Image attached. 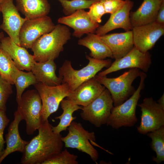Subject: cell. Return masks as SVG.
<instances>
[{"label":"cell","mask_w":164,"mask_h":164,"mask_svg":"<svg viewBox=\"0 0 164 164\" xmlns=\"http://www.w3.org/2000/svg\"><path fill=\"white\" fill-rule=\"evenodd\" d=\"M48 120L43 121L38 134L26 145L21 159L22 164H42L60 152L63 142L60 134L54 133Z\"/></svg>","instance_id":"cell-1"},{"label":"cell","mask_w":164,"mask_h":164,"mask_svg":"<svg viewBox=\"0 0 164 164\" xmlns=\"http://www.w3.org/2000/svg\"><path fill=\"white\" fill-rule=\"evenodd\" d=\"M71 36L70 30L66 26L56 25L52 31L40 37L32 45L31 49L35 61L44 62L57 58Z\"/></svg>","instance_id":"cell-2"},{"label":"cell","mask_w":164,"mask_h":164,"mask_svg":"<svg viewBox=\"0 0 164 164\" xmlns=\"http://www.w3.org/2000/svg\"><path fill=\"white\" fill-rule=\"evenodd\" d=\"M88 64L82 68L77 70L72 66L70 61L66 60L59 69V76L62 78V84L66 83L71 91L85 81L94 77L104 67L111 64L110 59L99 60L86 55Z\"/></svg>","instance_id":"cell-3"},{"label":"cell","mask_w":164,"mask_h":164,"mask_svg":"<svg viewBox=\"0 0 164 164\" xmlns=\"http://www.w3.org/2000/svg\"><path fill=\"white\" fill-rule=\"evenodd\" d=\"M139 77L140 83L134 93L122 104L112 108L106 124L108 125L118 129L122 127H132L137 121L136 108L141 91L144 87L146 75L145 72L141 71Z\"/></svg>","instance_id":"cell-4"},{"label":"cell","mask_w":164,"mask_h":164,"mask_svg":"<svg viewBox=\"0 0 164 164\" xmlns=\"http://www.w3.org/2000/svg\"><path fill=\"white\" fill-rule=\"evenodd\" d=\"M140 71L138 68H132L116 77L108 78L97 75L95 77L109 91L114 106H115L125 101L135 92V90L132 84L139 76Z\"/></svg>","instance_id":"cell-5"},{"label":"cell","mask_w":164,"mask_h":164,"mask_svg":"<svg viewBox=\"0 0 164 164\" xmlns=\"http://www.w3.org/2000/svg\"><path fill=\"white\" fill-rule=\"evenodd\" d=\"M18 105L17 110L26 122V132L28 135H32L43 122L42 103L37 91L32 89L23 93Z\"/></svg>","instance_id":"cell-6"},{"label":"cell","mask_w":164,"mask_h":164,"mask_svg":"<svg viewBox=\"0 0 164 164\" xmlns=\"http://www.w3.org/2000/svg\"><path fill=\"white\" fill-rule=\"evenodd\" d=\"M67 129L68 132L62 140L66 148L75 149L90 156L96 162L99 157L97 151L92 146L95 143L94 132L85 130L80 123L73 121Z\"/></svg>","instance_id":"cell-7"},{"label":"cell","mask_w":164,"mask_h":164,"mask_svg":"<svg viewBox=\"0 0 164 164\" xmlns=\"http://www.w3.org/2000/svg\"><path fill=\"white\" fill-rule=\"evenodd\" d=\"M34 86L42 101L43 121L48 120L50 115L57 111L61 101L68 96L72 91L66 83L49 86L38 82Z\"/></svg>","instance_id":"cell-8"},{"label":"cell","mask_w":164,"mask_h":164,"mask_svg":"<svg viewBox=\"0 0 164 164\" xmlns=\"http://www.w3.org/2000/svg\"><path fill=\"white\" fill-rule=\"evenodd\" d=\"M113 106L111 94L105 89L91 102L82 107L80 115L83 120L100 127L107 124Z\"/></svg>","instance_id":"cell-9"},{"label":"cell","mask_w":164,"mask_h":164,"mask_svg":"<svg viewBox=\"0 0 164 164\" xmlns=\"http://www.w3.org/2000/svg\"><path fill=\"white\" fill-rule=\"evenodd\" d=\"M137 105L141 111L140 125L137 127L138 132L146 135L164 125V108L152 97L145 98Z\"/></svg>","instance_id":"cell-10"},{"label":"cell","mask_w":164,"mask_h":164,"mask_svg":"<svg viewBox=\"0 0 164 164\" xmlns=\"http://www.w3.org/2000/svg\"><path fill=\"white\" fill-rule=\"evenodd\" d=\"M55 26L51 18L47 15L27 20L20 31V46L26 49H31L37 39L52 31Z\"/></svg>","instance_id":"cell-11"},{"label":"cell","mask_w":164,"mask_h":164,"mask_svg":"<svg viewBox=\"0 0 164 164\" xmlns=\"http://www.w3.org/2000/svg\"><path fill=\"white\" fill-rule=\"evenodd\" d=\"M151 63V55L148 51L142 52L134 46L128 53L115 60L108 67L99 72L97 75L106 76L112 72L128 68H137L146 72L148 71Z\"/></svg>","instance_id":"cell-12"},{"label":"cell","mask_w":164,"mask_h":164,"mask_svg":"<svg viewBox=\"0 0 164 164\" xmlns=\"http://www.w3.org/2000/svg\"><path fill=\"white\" fill-rule=\"evenodd\" d=\"M0 6L3 17L0 29L6 32L16 44L20 46V31L24 22L27 19L20 16L13 3V0H1Z\"/></svg>","instance_id":"cell-13"},{"label":"cell","mask_w":164,"mask_h":164,"mask_svg":"<svg viewBox=\"0 0 164 164\" xmlns=\"http://www.w3.org/2000/svg\"><path fill=\"white\" fill-rule=\"evenodd\" d=\"M133 43L138 50L145 53L152 49L164 33V25L155 21L132 28Z\"/></svg>","instance_id":"cell-14"},{"label":"cell","mask_w":164,"mask_h":164,"mask_svg":"<svg viewBox=\"0 0 164 164\" xmlns=\"http://www.w3.org/2000/svg\"><path fill=\"white\" fill-rule=\"evenodd\" d=\"M0 48L10 57L18 69L31 71L36 61L26 48L17 45L9 36L0 38Z\"/></svg>","instance_id":"cell-15"},{"label":"cell","mask_w":164,"mask_h":164,"mask_svg":"<svg viewBox=\"0 0 164 164\" xmlns=\"http://www.w3.org/2000/svg\"><path fill=\"white\" fill-rule=\"evenodd\" d=\"M58 22L73 29V36L79 38L84 34L94 33L100 26L99 23L91 20L87 12L84 9L77 10L70 15L60 17Z\"/></svg>","instance_id":"cell-16"},{"label":"cell","mask_w":164,"mask_h":164,"mask_svg":"<svg viewBox=\"0 0 164 164\" xmlns=\"http://www.w3.org/2000/svg\"><path fill=\"white\" fill-rule=\"evenodd\" d=\"M105 89L94 77L72 91L66 99L77 105L85 106L93 101Z\"/></svg>","instance_id":"cell-17"},{"label":"cell","mask_w":164,"mask_h":164,"mask_svg":"<svg viewBox=\"0 0 164 164\" xmlns=\"http://www.w3.org/2000/svg\"><path fill=\"white\" fill-rule=\"evenodd\" d=\"M125 2L118 11L111 14L107 22L103 25L99 26L95 31L99 36L106 34L108 32L118 28H122L126 31L132 30L129 15L134 2L131 0H125Z\"/></svg>","instance_id":"cell-18"},{"label":"cell","mask_w":164,"mask_h":164,"mask_svg":"<svg viewBox=\"0 0 164 164\" xmlns=\"http://www.w3.org/2000/svg\"><path fill=\"white\" fill-rule=\"evenodd\" d=\"M101 39L110 48L115 60L128 53L134 46L132 30L101 36Z\"/></svg>","instance_id":"cell-19"},{"label":"cell","mask_w":164,"mask_h":164,"mask_svg":"<svg viewBox=\"0 0 164 164\" xmlns=\"http://www.w3.org/2000/svg\"><path fill=\"white\" fill-rule=\"evenodd\" d=\"M14 120L9 125L8 133L5 135L6 146L0 158V164L6 157L13 152H19L23 153L26 145L29 142L22 139L20 135L19 126L20 122L23 119L17 110L14 113Z\"/></svg>","instance_id":"cell-20"},{"label":"cell","mask_w":164,"mask_h":164,"mask_svg":"<svg viewBox=\"0 0 164 164\" xmlns=\"http://www.w3.org/2000/svg\"><path fill=\"white\" fill-rule=\"evenodd\" d=\"M164 0H143L139 8L130 12L129 17L132 28L155 21L158 12Z\"/></svg>","instance_id":"cell-21"},{"label":"cell","mask_w":164,"mask_h":164,"mask_svg":"<svg viewBox=\"0 0 164 164\" xmlns=\"http://www.w3.org/2000/svg\"><path fill=\"white\" fill-rule=\"evenodd\" d=\"M56 66L54 60L44 62L36 61L31 71L38 82L49 86H55L62 84V78L56 74Z\"/></svg>","instance_id":"cell-22"},{"label":"cell","mask_w":164,"mask_h":164,"mask_svg":"<svg viewBox=\"0 0 164 164\" xmlns=\"http://www.w3.org/2000/svg\"><path fill=\"white\" fill-rule=\"evenodd\" d=\"M83 38L79 39L78 44L85 46L91 51L89 56L99 60L107 57L113 58L109 47L101 39L100 36L94 33H89Z\"/></svg>","instance_id":"cell-23"},{"label":"cell","mask_w":164,"mask_h":164,"mask_svg":"<svg viewBox=\"0 0 164 164\" xmlns=\"http://www.w3.org/2000/svg\"><path fill=\"white\" fill-rule=\"evenodd\" d=\"M18 11L27 19L47 15L50 5L47 0H15Z\"/></svg>","instance_id":"cell-24"},{"label":"cell","mask_w":164,"mask_h":164,"mask_svg":"<svg viewBox=\"0 0 164 164\" xmlns=\"http://www.w3.org/2000/svg\"><path fill=\"white\" fill-rule=\"evenodd\" d=\"M60 104L63 113L61 115L55 118L56 119H59L60 122L56 126H52L53 131L57 134H60L62 132L67 130L71 122L76 118V117L73 116V113L81 109L82 107L67 99H63Z\"/></svg>","instance_id":"cell-25"},{"label":"cell","mask_w":164,"mask_h":164,"mask_svg":"<svg viewBox=\"0 0 164 164\" xmlns=\"http://www.w3.org/2000/svg\"><path fill=\"white\" fill-rule=\"evenodd\" d=\"M146 135L152 139L150 147L156 154L152 160L159 164L164 161V125Z\"/></svg>","instance_id":"cell-26"},{"label":"cell","mask_w":164,"mask_h":164,"mask_svg":"<svg viewBox=\"0 0 164 164\" xmlns=\"http://www.w3.org/2000/svg\"><path fill=\"white\" fill-rule=\"evenodd\" d=\"M19 70L10 57L0 48V75L13 85Z\"/></svg>","instance_id":"cell-27"},{"label":"cell","mask_w":164,"mask_h":164,"mask_svg":"<svg viewBox=\"0 0 164 164\" xmlns=\"http://www.w3.org/2000/svg\"><path fill=\"white\" fill-rule=\"evenodd\" d=\"M38 82L31 71L25 72L19 70L14 80L16 90V101L18 104L20 102L25 90L29 86Z\"/></svg>","instance_id":"cell-28"},{"label":"cell","mask_w":164,"mask_h":164,"mask_svg":"<svg viewBox=\"0 0 164 164\" xmlns=\"http://www.w3.org/2000/svg\"><path fill=\"white\" fill-rule=\"evenodd\" d=\"M61 4L63 11L66 16L77 10L89 9L94 2L100 0H57Z\"/></svg>","instance_id":"cell-29"},{"label":"cell","mask_w":164,"mask_h":164,"mask_svg":"<svg viewBox=\"0 0 164 164\" xmlns=\"http://www.w3.org/2000/svg\"><path fill=\"white\" fill-rule=\"evenodd\" d=\"M77 158V155L70 153L65 149L42 164H78Z\"/></svg>","instance_id":"cell-30"},{"label":"cell","mask_w":164,"mask_h":164,"mask_svg":"<svg viewBox=\"0 0 164 164\" xmlns=\"http://www.w3.org/2000/svg\"><path fill=\"white\" fill-rule=\"evenodd\" d=\"M12 93V84L0 75V110L6 111V103Z\"/></svg>","instance_id":"cell-31"},{"label":"cell","mask_w":164,"mask_h":164,"mask_svg":"<svg viewBox=\"0 0 164 164\" xmlns=\"http://www.w3.org/2000/svg\"><path fill=\"white\" fill-rule=\"evenodd\" d=\"M89 9L87 12L91 20L96 23H100L102 16L105 14L104 5L100 0L94 3Z\"/></svg>","instance_id":"cell-32"},{"label":"cell","mask_w":164,"mask_h":164,"mask_svg":"<svg viewBox=\"0 0 164 164\" xmlns=\"http://www.w3.org/2000/svg\"><path fill=\"white\" fill-rule=\"evenodd\" d=\"M5 111L0 110V158L3 155L5 141L3 137L4 131L10 120L7 117Z\"/></svg>","instance_id":"cell-33"},{"label":"cell","mask_w":164,"mask_h":164,"mask_svg":"<svg viewBox=\"0 0 164 164\" xmlns=\"http://www.w3.org/2000/svg\"><path fill=\"white\" fill-rule=\"evenodd\" d=\"M100 1L104 5L105 13L111 14L120 9L125 2V0H100Z\"/></svg>","instance_id":"cell-34"},{"label":"cell","mask_w":164,"mask_h":164,"mask_svg":"<svg viewBox=\"0 0 164 164\" xmlns=\"http://www.w3.org/2000/svg\"><path fill=\"white\" fill-rule=\"evenodd\" d=\"M155 22L160 24L164 25V2L159 9Z\"/></svg>","instance_id":"cell-35"},{"label":"cell","mask_w":164,"mask_h":164,"mask_svg":"<svg viewBox=\"0 0 164 164\" xmlns=\"http://www.w3.org/2000/svg\"><path fill=\"white\" fill-rule=\"evenodd\" d=\"M157 103L161 106L162 107L164 108V94L162 95L160 98L157 101Z\"/></svg>","instance_id":"cell-36"},{"label":"cell","mask_w":164,"mask_h":164,"mask_svg":"<svg viewBox=\"0 0 164 164\" xmlns=\"http://www.w3.org/2000/svg\"><path fill=\"white\" fill-rule=\"evenodd\" d=\"M4 36V34L3 32H0V38H1L2 37Z\"/></svg>","instance_id":"cell-37"},{"label":"cell","mask_w":164,"mask_h":164,"mask_svg":"<svg viewBox=\"0 0 164 164\" xmlns=\"http://www.w3.org/2000/svg\"><path fill=\"white\" fill-rule=\"evenodd\" d=\"M1 0H0V2ZM1 12V9H0V12Z\"/></svg>","instance_id":"cell-38"},{"label":"cell","mask_w":164,"mask_h":164,"mask_svg":"<svg viewBox=\"0 0 164 164\" xmlns=\"http://www.w3.org/2000/svg\"></svg>","instance_id":"cell-39"}]
</instances>
